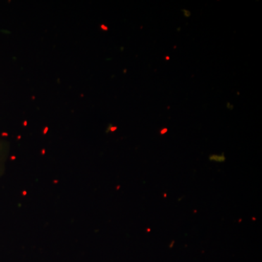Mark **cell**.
Segmentation results:
<instances>
[{"mask_svg": "<svg viewBox=\"0 0 262 262\" xmlns=\"http://www.w3.org/2000/svg\"><path fill=\"white\" fill-rule=\"evenodd\" d=\"M209 160L216 163H224L226 160L225 155L224 154L211 155L209 156Z\"/></svg>", "mask_w": 262, "mask_h": 262, "instance_id": "cell-1", "label": "cell"}, {"mask_svg": "<svg viewBox=\"0 0 262 262\" xmlns=\"http://www.w3.org/2000/svg\"><path fill=\"white\" fill-rule=\"evenodd\" d=\"M5 158V148L3 143L0 141V169L3 166V161Z\"/></svg>", "mask_w": 262, "mask_h": 262, "instance_id": "cell-2", "label": "cell"}, {"mask_svg": "<svg viewBox=\"0 0 262 262\" xmlns=\"http://www.w3.org/2000/svg\"><path fill=\"white\" fill-rule=\"evenodd\" d=\"M182 11L183 13H184V16L187 17V18H188V17L190 16L191 12L189 11V10L184 9L182 10Z\"/></svg>", "mask_w": 262, "mask_h": 262, "instance_id": "cell-3", "label": "cell"}, {"mask_svg": "<svg viewBox=\"0 0 262 262\" xmlns=\"http://www.w3.org/2000/svg\"><path fill=\"white\" fill-rule=\"evenodd\" d=\"M167 131H168V129L163 128V129H162L161 130H160V134H161V135H164V134H166Z\"/></svg>", "mask_w": 262, "mask_h": 262, "instance_id": "cell-4", "label": "cell"}]
</instances>
